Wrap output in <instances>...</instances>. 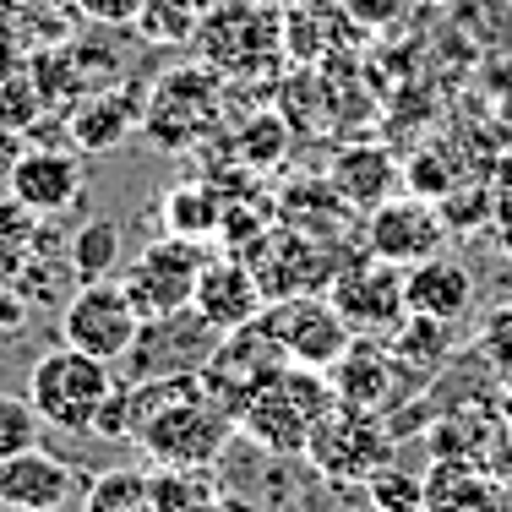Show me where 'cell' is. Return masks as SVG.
I'll return each instance as SVG.
<instances>
[{
	"instance_id": "cell-18",
	"label": "cell",
	"mask_w": 512,
	"mask_h": 512,
	"mask_svg": "<svg viewBox=\"0 0 512 512\" xmlns=\"http://www.w3.org/2000/svg\"><path fill=\"white\" fill-rule=\"evenodd\" d=\"M333 398L344 409H360V414H376L382 404H393V360L382 349L349 344V355L333 365Z\"/></svg>"
},
{
	"instance_id": "cell-2",
	"label": "cell",
	"mask_w": 512,
	"mask_h": 512,
	"mask_svg": "<svg viewBox=\"0 0 512 512\" xmlns=\"http://www.w3.org/2000/svg\"><path fill=\"white\" fill-rule=\"evenodd\" d=\"M333 382L322 371H306V365H284L273 382L256 398H246V409L235 414L240 436L256 442L262 453H306L311 425L333 409Z\"/></svg>"
},
{
	"instance_id": "cell-7",
	"label": "cell",
	"mask_w": 512,
	"mask_h": 512,
	"mask_svg": "<svg viewBox=\"0 0 512 512\" xmlns=\"http://www.w3.org/2000/svg\"><path fill=\"white\" fill-rule=\"evenodd\" d=\"M207 256L197 251V240H180V235H164L153 246H142L131 256V273L120 278L137 306L142 322H164V316H180L191 311V295H197V278H202Z\"/></svg>"
},
{
	"instance_id": "cell-4",
	"label": "cell",
	"mask_w": 512,
	"mask_h": 512,
	"mask_svg": "<svg viewBox=\"0 0 512 512\" xmlns=\"http://www.w3.org/2000/svg\"><path fill=\"white\" fill-rule=\"evenodd\" d=\"M213 131H224V77L202 60L175 66L148 88L142 137L158 148H197Z\"/></svg>"
},
{
	"instance_id": "cell-17",
	"label": "cell",
	"mask_w": 512,
	"mask_h": 512,
	"mask_svg": "<svg viewBox=\"0 0 512 512\" xmlns=\"http://www.w3.org/2000/svg\"><path fill=\"white\" fill-rule=\"evenodd\" d=\"M425 512H507V496L480 463L431 458V474H425Z\"/></svg>"
},
{
	"instance_id": "cell-24",
	"label": "cell",
	"mask_w": 512,
	"mask_h": 512,
	"mask_svg": "<svg viewBox=\"0 0 512 512\" xmlns=\"http://www.w3.org/2000/svg\"><path fill=\"white\" fill-rule=\"evenodd\" d=\"M289 153V126L278 115H256L235 131V158L246 169H273Z\"/></svg>"
},
{
	"instance_id": "cell-16",
	"label": "cell",
	"mask_w": 512,
	"mask_h": 512,
	"mask_svg": "<svg viewBox=\"0 0 512 512\" xmlns=\"http://www.w3.org/2000/svg\"><path fill=\"white\" fill-rule=\"evenodd\" d=\"M398 180H404V169L393 164V153L387 148H344L333 158V175H327V186L338 191V202L344 207H360V213H376L387 197H398Z\"/></svg>"
},
{
	"instance_id": "cell-20",
	"label": "cell",
	"mask_w": 512,
	"mask_h": 512,
	"mask_svg": "<svg viewBox=\"0 0 512 512\" xmlns=\"http://www.w3.org/2000/svg\"><path fill=\"white\" fill-rule=\"evenodd\" d=\"M148 485H153V507L158 512H207L218 496H224V485L207 480V469H175V463L148 469Z\"/></svg>"
},
{
	"instance_id": "cell-28",
	"label": "cell",
	"mask_w": 512,
	"mask_h": 512,
	"mask_svg": "<svg viewBox=\"0 0 512 512\" xmlns=\"http://www.w3.org/2000/svg\"><path fill=\"white\" fill-rule=\"evenodd\" d=\"M485 360H491L496 376H512V306H496L491 316L480 322V338H474Z\"/></svg>"
},
{
	"instance_id": "cell-26",
	"label": "cell",
	"mask_w": 512,
	"mask_h": 512,
	"mask_svg": "<svg viewBox=\"0 0 512 512\" xmlns=\"http://www.w3.org/2000/svg\"><path fill=\"white\" fill-rule=\"evenodd\" d=\"M39 436H44V420L28 404V393H0V463L39 447Z\"/></svg>"
},
{
	"instance_id": "cell-21",
	"label": "cell",
	"mask_w": 512,
	"mask_h": 512,
	"mask_svg": "<svg viewBox=\"0 0 512 512\" xmlns=\"http://www.w3.org/2000/svg\"><path fill=\"white\" fill-rule=\"evenodd\" d=\"M82 512H158L148 469H104L82 485Z\"/></svg>"
},
{
	"instance_id": "cell-8",
	"label": "cell",
	"mask_w": 512,
	"mask_h": 512,
	"mask_svg": "<svg viewBox=\"0 0 512 512\" xmlns=\"http://www.w3.org/2000/svg\"><path fill=\"white\" fill-rule=\"evenodd\" d=\"M262 327L273 333V344L289 355V365H306V371H333L349 355L355 333L338 316V306L327 295H289L273 300L262 311Z\"/></svg>"
},
{
	"instance_id": "cell-25",
	"label": "cell",
	"mask_w": 512,
	"mask_h": 512,
	"mask_svg": "<svg viewBox=\"0 0 512 512\" xmlns=\"http://www.w3.org/2000/svg\"><path fill=\"white\" fill-rule=\"evenodd\" d=\"M44 88L33 82V71H11V77H0V131L6 137H17V131H28L33 120L44 115Z\"/></svg>"
},
{
	"instance_id": "cell-11",
	"label": "cell",
	"mask_w": 512,
	"mask_h": 512,
	"mask_svg": "<svg viewBox=\"0 0 512 512\" xmlns=\"http://www.w3.org/2000/svg\"><path fill=\"white\" fill-rule=\"evenodd\" d=\"M191 311H197L213 333H240V327H251L256 316L267 311V295H262V284H256L246 256H207V267L197 278V295H191Z\"/></svg>"
},
{
	"instance_id": "cell-30",
	"label": "cell",
	"mask_w": 512,
	"mask_h": 512,
	"mask_svg": "<svg viewBox=\"0 0 512 512\" xmlns=\"http://www.w3.org/2000/svg\"><path fill=\"white\" fill-rule=\"evenodd\" d=\"M404 180H409L414 197H447V191H453V175H447V164H436V158H414L404 169Z\"/></svg>"
},
{
	"instance_id": "cell-10",
	"label": "cell",
	"mask_w": 512,
	"mask_h": 512,
	"mask_svg": "<svg viewBox=\"0 0 512 512\" xmlns=\"http://www.w3.org/2000/svg\"><path fill=\"white\" fill-rule=\"evenodd\" d=\"M365 246H371V256H382L393 267L431 262L447 246V218L436 213L431 197H414V191L409 197H387L371 213V224H365Z\"/></svg>"
},
{
	"instance_id": "cell-34",
	"label": "cell",
	"mask_w": 512,
	"mask_h": 512,
	"mask_svg": "<svg viewBox=\"0 0 512 512\" xmlns=\"http://www.w3.org/2000/svg\"><path fill=\"white\" fill-rule=\"evenodd\" d=\"M507 463H512V431H507Z\"/></svg>"
},
{
	"instance_id": "cell-22",
	"label": "cell",
	"mask_w": 512,
	"mask_h": 512,
	"mask_svg": "<svg viewBox=\"0 0 512 512\" xmlns=\"http://www.w3.org/2000/svg\"><path fill=\"white\" fill-rule=\"evenodd\" d=\"M213 6L218 0H148L137 17V33L148 44H191Z\"/></svg>"
},
{
	"instance_id": "cell-29",
	"label": "cell",
	"mask_w": 512,
	"mask_h": 512,
	"mask_svg": "<svg viewBox=\"0 0 512 512\" xmlns=\"http://www.w3.org/2000/svg\"><path fill=\"white\" fill-rule=\"evenodd\" d=\"M71 6H77V17H88L93 28H137L148 0H71Z\"/></svg>"
},
{
	"instance_id": "cell-1",
	"label": "cell",
	"mask_w": 512,
	"mask_h": 512,
	"mask_svg": "<svg viewBox=\"0 0 512 512\" xmlns=\"http://www.w3.org/2000/svg\"><path fill=\"white\" fill-rule=\"evenodd\" d=\"M191 44L202 66H213L224 82H262L289 55L284 11L267 0H218Z\"/></svg>"
},
{
	"instance_id": "cell-9",
	"label": "cell",
	"mask_w": 512,
	"mask_h": 512,
	"mask_svg": "<svg viewBox=\"0 0 512 512\" xmlns=\"http://www.w3.org/2000/svg\"><path fill=\"white\" fill-rule=\"evenodd\" d=\"M327 300L338 306V316L349 322V333H355V338L387 333V327L398 333V327L409 322L404 267L382 262V256H371V262H360V267H344V273H333V284H327Z\"/></svg>"
},
{
	"instance_id": "cell-13",
	"label": "cell",
	"mask_w": 512,
	"mask_h": 512,
	"mask_svg": "<svg viewBox=\"0 0 512 512\" xmlns=\"http://www.w3.org/2000/svg\"><path fill=\"white\" fill-rule=\"evenodd\" d=\"M77 491V469L44 447H28L0 463V507L6 512H66Z\"/></svg>"
},
{
	"instance_id": "cell-14",
	"label": "cell",
	"mask_w": 512,
	"mask_h": 512,
	"mask_svg": "<svg viewBox=\"0 0 512 512\" xmlns=\"http://www.w3.org/2000/svg\"><path fill=\"white\" fill-rule=\"evenodd\" d=\"M142 109H148L142 88H99L77 99L66 131L77 142V153H109L120 142H131V131H142Z\"/></svg>"
},
{
	"instance_id": "cell-23",
	"label": "cell",
	"mask_w": 512,
	"mask_h": 512,
	"mask_svg": "<svg viewBox=\"0 0 512 512\" xmlns=\"http://www.w3.org/2000/svg\"><path fill=\"white\" fill-rule=\"evenodd\" d=\"M120 229L109 224V218H93V224H82L77 235H71V267H77V278L88 284V278H115L120 273Z\"/></svg>"
},
{
	"instance_id": "cell-15",
	"label": "cell",
	"mask_w": 512,
	"mask_h": 512,
	"mask_svg": "<svg viewBox=\"0 0 512 512\" xmlns=\"http://www.w3.org/2000/svg\"><path fill=\"white\" fill-rule=\"evenodd\" d=\"M404 300H409V316L453 327L458 316H469V306H474V278L463 262H453V256H431V262L404 267Z\"/></svg>"
},
{
	"instance_id": "cell-33",
	"label": "cell",
	"mask_w": 512,
	"mask_h": 512,
	"mask_svg": "<svg viewBox=\"0 0 512 512\" xmlns=\"http://www.w3.org/2000/svg\"><path fill=\"white\" fill-rule=\"evenodd\" d=\"M333 512H376V507H371V496H360V502H355V507H349V502H338Z\"/></svg>"
},
{
	"instance_id": "cell-12",
	"label": "cell",
	"mask_w": 512,
	"mask_h": 512,
	"mask_svg": "<svg viewBox=\"0 0 512 512\" xmlns=\"http://www.w3.org/2000/svg\"><path fill=\"white\" fill-rule=\"evenodd\" d=\"M6 186L11 202L28 207V213H66L88 186V169H82V153L71 148H28L11 158Z\"/></svg>"
},
{
	"instance_id": "cell-3",
	"label": "cell",
	"mask_w": 512,
	"mask_h": 512,
	"mask_svg": "<svg viewBox=\"0 0 512 512\" xmlns=\"http://www.w3.org/2000/svg\"><path fill=\"white\" fill-rule=\"evenodd\" d=\"M109 393H115V365L82 355L71 344L39 355L28 371V404L39 409L44 425H55L66 436H88L99 409L109 404Z\"/></svg>"
},
{
	"instance_id": "cell-19",
	"label": "cell",
	"mask_w": 512,
	"mask_h": 512,
	"mask_svg": "<svg viewBox=\"0 0 512 512\" xmlns=\"http://www.w3.org/2000/svg\"><path fill=\"white\" fill-rule=\"evenodd\" d=\"M218 224H224V202H218L213 186H202V180L169 186V197H164V229L169 235L207 240V235H218Z\"/></svg>"
},
{
	"instance_id": "cell-32",
	"label": "cell",
	"mask_w": 512,
	"mask_h": 512,
	"mask_svg": "<svg viewBox=\"0 0 512 512\" xmlns=\"http://www.w3.org/2000/svg\"><path fill=\"white\" fill-rule=\"evenodd\" d=\"M207 512H262V507H256L251 496H235V491H224V496H218V502L207 507Z\"/></svg>"
},
{
	"instance_id": "cell-27",
	"label": "cell",
	"mask_w": 512,
	"mask_h": 512,
	"mask_svg": "<svg viewBox=\"0 0 512 512\" xmlns=\"http://www.w3.org/2000/svg\"><path fill=\"white\" fill-rule=\"evenodd\" d=\"M365 496H371L376 512H425V480L398 474V469L371 474V480H365Z\"/></svg>"
},
{
	"instance_id": "cell-5",
	"label": "cell",
	"mask_w": 512,
	"mask_h": 512,
	"mask_svg": "<svg viewBox=\"0 0 512 512\" xmlns=\"http://www.w3.org/2000/svg\"><path fill=\"white\" fill-rule=\"evenodd\" d=\"M142 327L148 322L137 316V306H131V295H126L120 278H88V284L66 300V311H60V344L115 365V360H126L131 349H137Z\"/></svg>"
},
{
	"instance_id": "cell-31",
	"label": "cell",
	"mask_w": 512,
	"mask_h": 512,
	"mask_svg": "<svg viewBox=\"0 0 512 512\" xmlns=\"http://www.w3.org/2000/svg\"><path fill=\"white\" fill-rule=\"evenodd\" d=\"M338 11L349 22H360V28H382V22H393L404 11V0H338Z\"/></svg>"
},
{
	"instance_id": "cell-6",
	"label": "cell",
	"mask_w": 512,
	"mask_h": 512,
	"mask_svg": "<svg viewBox=\"0 0 512 512\" xmlns=\"http://www.w3.org/2000/svg\"><path fill=\"white\" fill-rule=\"evenodd\" d=\"M306 458L316 463V474L333 485H365L371 474H382L393 463V431H387L376 414L360 409H327L322 420L311 425Z\"/></svg>"
}]
</instances>
